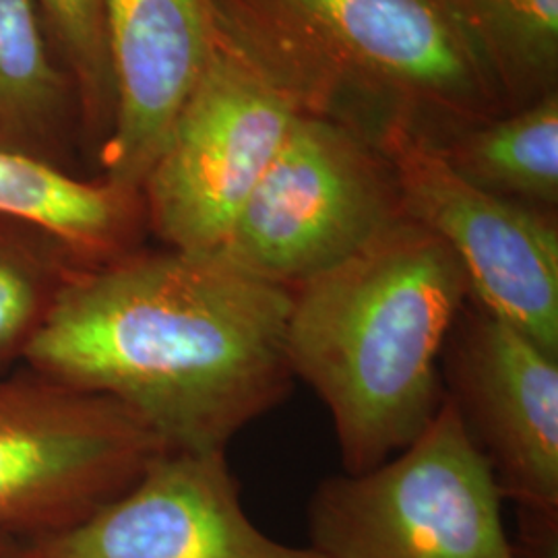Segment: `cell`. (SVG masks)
Returning a JSON list of instances; mask_svg holds the SVG:
<instances>
[{
  "label": "cell",
  "instance_id": "30bf717a",
  "mask_svg": "<svg viewBox=\"0 0 558 558\" xmlns=\"http://www.w3.org/2000/svg\"><path fill=\"white\" fill-rule=\"evenodd\" d=\"M21 558H323L246 515L226 451H160L80 523L15 546Z\"/></svg>",
  "mask_w": 558,
  "mask_h": 558
},
{
  "label": "cell",
  "instance_id": "ba28073f",
  "mask_svg": "<svg viewBox=\"0 0 558 558\" xmlns=\"http://www.w3.org/2000/svg\"><path fill=\"white\" fill-rule=\"evenodd\" d=\"M257 23L327 64L405 100L451 114L482 112L500 98L476 44L449 0H242Z\"/></svg>",
  "mask_w": 558,
  "mask_h": 558
},
{
  "label": "cell",
  "instance_id": "d6986e66",
  "mask_svg": "<svg viewBox=\"0 0 558 558\" xmlns=\"http://www.w3.org/2000/svg\"><path fill=\"white\" fill-rule=\"evenodd\" d=\"M13 546H17V544H13L11 539L0 538V553H2V550H9V548H13Z\"/></svg>",
  "mask_w": 558,
  "mask_h": 558
},
{
  "label": "cell",
  "instance_id": "ac0fdd59",
  "mask_svg": "<svg viewBox=\"0 0 558 558\" xmlns=\"http://www.w3.org/2000/svg\"><path fill=\"white\" fill-rule=\"evenodd\" d=\"M0 558H21L20 555H17V550H15V546L13 548H9V550H2L0 553Z\"/></svg>",
  "mask_w": 558,
  "mask_h": 558
},
{
  "label": "cell",
  "instance_id": "5bb4252c",
  "mask_svg": "<svg viewBox=\"0 0 558 558\" xmlns=\"http://www.w3.org/2000/svg\"><path fill=\"white\" fill-rule=\"evenodd\" d=\"M36 0H0V151L54 163L66 83Z\"/></svg>",
  "mask_w": 558,
  "mask_h": 558
},
{
  "label": "cell",
  "instance_id": "9a60e30c",
  "mask_svg": "<svg viewBox=\"0 0 558 558\" xmlns=\"http://www.w3.org/2000/svg\"><path fill=\"white\" fill-rule=\"evenodd\" d=\"M85 267L89 265L46 230L0 218V371L23 362L62 292Z\"/></svg>",
  "mask_w": 558,
  "mask_h": 558
},
{
  "label": "cell",
  "instance_id": "7a4b0ae2",
  "mask_svg": "<svg viewBox=\"0 0 558 558\" xmlns=\"http://www.w3.org/2000/svg\"><path fill=\"white\" fill-rule=\"evenodd\" d=\"M468 300L451 248L408 216L292 288L290 368L327 405L345 474L398 456L437 418L440 354Z\"/></svg>",
  "mask_w": 558,
  "mask_h": 558
},
{
  "label": "cell",
  "instance_id": "3957f363",
  "mask_svg": "<svg viewBox=\"0 0 558 558\" xmlns=\"http://www.w3.org/2000/svg\"><path fill=\"white\" fill-rule=\"evenodd\" d=\"M257 44L221 4L214 52L141 186L168 248H220L302 112L288 73Z\"/></svg>",
  "mask_w": 558,
  "mask_h": 558
},
{
  "label": "cell",
  "instance_id": "8fae6325",
  "mask_svg": "<svg viewBox=\"0 0 558 558\" xmlns=\"http://www.w3.org/2000/svg\"><path fill=\"white\" fill-rule=\"evenodd\" d=\"M221 0H106L114 122L104 180L140 193L220 29Z\"/></svg>",
  "mask_w": 558,
  "mask_h": 558
},
{
  "label": "cell",
  "instance_id": "9c48e42d",
  "mask_svg": "<svg viewBox=\"0 0 558 558\" xmlns=\"http://www.w3.org/2000/svg\"><path fill=\"white\" fill-rule=\"evenodd\" d=\"M445 398L519 513L558 515V359L468 300L440 354Z\"/></svg>",
  "mask_w": 558,
  "mask_h": 558
},
{
  "label": "cell",
  "instance_id": "5b68a950",
  "mask_svg": "<svg viewBox=\"0 0 558 558\" xmlns=\"http://www.w3.org/2000/svg\"><path fill=\"white\" fill-rule=\"evenodd\" d=\"M403 216L396 170L379 147L302 110L216 255L292 290L354 257Z\"/></svg>",
  "mask_w": 558,
  "mask_h": 558
},
{
  "label": "cell",
  "instance_id": "8992f818",
  "mask_svg": "<svg viewBox=\"0 0 558 558\" xmlns=\"http://www.w3.org/2000/svg\"><path fill=\"white\" fill-rule=\"evenodd\" d=\"M161 440L114 399L25 366L0 377V538L66 530L117 499Z\"/></svg>",
  "mask_w": 558,
  "mask_h": 558
},
{
  "label": "cell",
  "instance_id": "277c9868",
  "mask_svg": "<svg viewBox=\"0 0 558 558\" xmlns=\"http://www.w3.org/2000/svg\"><path fill=\"white\" fill-rule=\"evenodd\" d=\"M488 459L451 401L408 449L362 474L323 480L308 500L323 558H518Z\"/></svg>",
  "mask_w": 558,
  "mask_h": 558
},
{
  "label": "cell",
  "instance_id": "2e32d148",
  "mask_svg": "<svg viewBox=\"0 0 558 558\" xmlns=\"http://www.w3.org/2000/svg\"><path fill=\"white\" fill-rule=\"evenodd\" d=\"M500 92L542 98L555 92L558 0H449Z\"/></svg>",
  "mask_w": 558,
  "mask_h": 558
},
{
  "label": "cell",
  "instance_id": "52a82bcc",
  "mask_svg": "<svg viewBox=\"0 0 558 558\" xmlns=\"http://www.w3.org/2000/svg\"><path fill=\"white\" fill-rule=\"evenodd\" d=\"M379 149L396 170L405 216L451 248L470 300L558 359V228L550 211L482 191L405 126L389 129Z\"/></svg>",
  "mask_w": 558,
  "mask_h": 558
},
{
  "label": "cell",
  "instance_id": "7c38bea8",
  "mask_svg": "<svg viewBox=\"0 0 558 558\" xmlns=\"http://www.w3.org/2000/svg\"><path fill=\"white\" fill-rule=\"evenodd\" d=\"M141 214L140 195L108 180L85 182L54 163L0 151V218L46 230L85 263L126 253Z\"/></svg>",
  "mask_w": 558,
  "mask_h": 558
},
{
  "label": "cell",
  "instance_id": "e0dca14e",
  "mask_svg": "<svg viewBox=\"0 0 558 558\" xmlns=\"http://www.w3.org/2000/svg\"><path fill=\"white\" fill-rule=\"evenodd\" d=\"M80 94L92 133L108 140L114 122V80L106 34V0H36Z\"/></svg>",
  "mask_w": 558,
  "mask_h": 558
},
{
  "label": "cell",
  "instance_id": "4fadbf2b",
  "mask_svg": "<svg viewBox=\"0 0 558 558\" xmlns=\"http://www.w3.org/2000/svg\"><path fill=\"white\" fill-rule=\"evenodd\" d=\"M437 147L459 177L482 191L542 211L557 207V92Z\"/></svg>",
  "mask_w": 558,
  "mask_h": 558
},
{
  "label": "cell",
  "instance_id": "6da1fadb",
  "mask_svg": "<svg viewBox=\"0 0 558 558\" xmlns=\"http://www.w3.org/2000/svg\"><path fill=\"white\" fill-rule=\"evenodd\" d=\"M292 290L216 253H124L81 269L25 366L122 403L168 451H226L290 396Z\"/></svg>",
  "mask_w": 558,
  "mask_h": 558
}]
</instances>
